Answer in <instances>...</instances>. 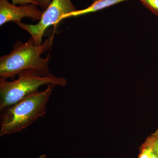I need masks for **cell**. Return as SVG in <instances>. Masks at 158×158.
<instances>
[{
	"mask_svg": "<svg viewBox=\"0 0 158 158\" xmlns=\"http://www.w3.org/2000/svg\"><path fill=\"white\" fill-rule=\"evenodd\" d=\"M145 7L158 16V0H139Z\"/></svg>",
	"mask_w": 158,
	"mask_h": 158,
	"instance_id": "52a82bcc",
	"label": "cell"
},
{
	"mask_svg": "<svg viewBox=\"0 0 158 158\" xmlns=\"http://www.w3.org/2000/svg\"><path fill=\"white\" fill-rule=\"evenodd\" d=\"M37 6L34 4L18 6L9 2L8 0H0V26L11 22L21 21L25 18L35 21L40 20L43 11Z\"/></svg>",
	"mask_w": 158,
	"mask_h": 158,
	"instance_id": "5b68a950",
	"label": "cell"
},
{
	"mask_svg": "<svg viewBox=\"0 0 158 158\" xmlns=\"http://www.w3.org/2000/svg\"><path fill=\"white\" fill-rule=\"evenodd\" d=\"M12 4L14 5H25L34 4L38 6V4L34 0H11Z\"/></svg>",
	"mask_w": 158,
	"mask_h": 158,
	"instance_id": "30bf717a",
	"label": "cell"
},
{
	"mask_svg": "<svg viewBox=\"0 0 158 158\" xmlns=\"http://www.w3.org/2000/svg\"><path fill=\"white\" fill-rule=\"evenodd\" d=\"M76 10L71 0H52L49 6L43 11L41 19L36 24H28L21 21L15 23L29 33L35 44L40 45L42 43L46 30L49 27L58 24L62 15Z\"/></svg>",
	"mask_w": 158,
	"mask_h": 158,
	"instance_id": "277c9868",
	"label": "cell"
},
{
	"mask_svg": "<svg viewBox=\"0 0 158 158\" xmlns=\"http://www.w3.org/2000/svg\"><path fill=\"white\" fill-rule=\"evenodd\" d=\"M11 81L0 77V111L15 104L23 99L38 91L40 86L53 85L64 87L67 81L50 73L44 75L33 70H24Z\"/></svg>",
	"mask_w": 158,
	"mask_h": 158,
	"instance_id": "3957f363",
	"label": "cell"
},
{
	"mask_svg": "<svg viewBox=\"0 0 158 158\" xmlns=\"http://www.w3.org/2000/svg\"><path fill=\"white\" fill-rule=\"evenodd\" d=\"M147 144L151 146L153 153L158 157V136L150 141Z\"/></svg>",
	"mask_w": 158,
	"mask_h": 158,
	"instance_id": "9c48e42d",
	"label": "cell"
},
{
	"mask_svg": "<svg viewBox=\"0 0 158 158\" xmlns=\"http://www.w3.org/2000/svg\"><path fill=\"white\" fill-rule=\"evenodd\" d=\"M37 158H47L45 154L41 155V156H40L39 157Z\"/></svg>",
	"mask_w": 158,
	"mask_h": 158,
	"instance_id": "4fadbf2b",
	"label": "cell"
},
{
	"mask_svg": "<svg viewBox=\"0 0 158 158\" xmlns=\"http://www.w3.org/2000/svg\"><path fill=\"white\" fill-rule=\"evenodd\" d=\"M54 34L40 45H37L32 38L25 43L16 46L8 55L0 58V77L14 80L15 76L24 70H33L44 75L50 74L49 63L51 55L45 58L41 56L51 48Z\"/></svg>",
	"mask_w": 158,
	"mask_h": 158,
	"instance_id": "7a4b0ae2",
	"label": "cell"
},
{
	"mask_svg": "<svg viewBox=\"0 0 158 158\" xmlns=\"http://www.w3.org/2000/svg\"><path fill=\"white\" fill-rule=\"evenodd\" d=\"M126 1L127 0H94L93 3L86 9L77 10L71 13L62 15L59 22H60L62 20L69 18L77 17L96 12Z\"/></svg>",
	"mask_w": 158,
	"mask_h": 158,
	"instance_id": "8992f818",
	"label": "cell"
},
{
	"mask_svg": "<svg viewBox=\"0 0 158 158\" xmlns=\"http://www.w3.org/2000/svg\"><path fill=\"white\" fill-rule=\"evenodd\" d=\"M152 152L151 146L147 143L142 148L138 158H152Z\"/></svg>",
	"mask_w": 158,
	"mask_h": 158,
	"instance_id": "ba28073f",
	"label": "cell"
},
{
	"mask_svg": "<svg viewBox=\"0 0 158 158\" xmlns=\"http://www.w3.org/2000/svg\"><path fill=\"white\" fill-rule=\"evenodd\" d=\"M38 4V6L40 7L44 11L48 7L52 2V0H34Z\"/></svg>",
	"mask_w": 158,
	"mask_h": 158,
	"instance_id": "8fae6325",
	"label": "cell"
},
{
	"mask_svg": "<svg viewBox=\"0 0 158 158\" xmlns=\"http://www.w3.org/2000/svg\"><path fill=\"white\" fill-rule=\"evenodd\" d=\"M56 85H48L1 112L0 137L21 132L38 118L44 117L50 97Z\"/></svg>",
	"mask_w": 158,
	"mask_h": 158,
	"instance_id": "6da1fadb",
	"label": "cell"
},
{
	"mask_svg": "<svg viewBox=\"0 0 158 158\" xmlns=\"http://www.w3.org/2000/svg\"><path fill=\"white\" fill-rule=\"evenodd\" d=\"M152 158H158L157 156H156L155 154H154L152 152Z\"/></svg>",
	"mask_w": 158,
	"mask_h": 158,
	"instance_id": "7c38bea8",
	"label": "cell"
}]
</instances>
